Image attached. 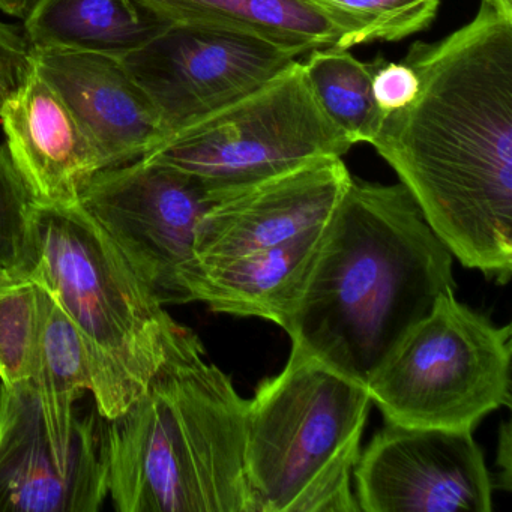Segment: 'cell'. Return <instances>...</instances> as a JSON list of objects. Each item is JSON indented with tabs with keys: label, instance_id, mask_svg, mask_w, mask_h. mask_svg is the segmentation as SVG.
Masks as SVG:
<instances>
[{
	"label": "cell",
	"instance_id": "1",
	"mask_svg": "<svg viewBox=\"0 0 512 512\" xmlns=\"http://www.w3.org/2000/svg\"><path fill=\"white\" fill-rule=\"evenodd\" d=\"M406 61L415 100L383 118L371 146L397 173L434 235L470 269L512 274V20L472 22Z\"/></svg>",
	"mask_w": 512,
	"mask_h": 512
},
{
	"label": "cell",
	"instance_id": "2",
	"mask_svg": "<svg viewBox=\"0 0 512 512\" xmlns=\"http://www.w3.org/2000/svg\"><path fill=\"white\" fill-rule=\"evenodd\" d=\"M451 290L454 256L407 188L352 178L283 329L293 349L368 389L401 338Z\"/></svg>",
	"mask_w": 512,
	"mask_h": 512
},
{
	"label": "cell",
	"instance_id": "3",
	"mask_svg": "<svg viewBox=\"0 0 512 512\" xmlns=\"http://www.w3.org/2000/svg\"><path fill=\"white\" fill-rule=\"evenodd\" d=\"M248 400L185 329L145 392L107 421L119 512H254L244 469Z\"/></svg>",
	"mask_w": 512,
	"mask_h": 512
},
{
	"label": "cell",
	"instance_id": "4",
	"mask_svg": "<svg viewBox=\"0 0 512 512\" xmlns=\"http://www.w3.org/2000/svg\"><path fill=\"white\" fill-rule=\"evenodd\" d=\"M43 287L82 335L95 407L118 418L145 392L185 332L79 202L38 205L34 263Z\"/></svg>",
	"mask_w": 512,
	"mask_h": 512
},
{
	"label": "cell",
	"instance_id": "5",
	"mask_svg": "<svg viewBox=\"0 0 512 512\" xmlns=\"http://www.w3.org/2000/svg\"><path fill=\"white\" fill-rule=\"evenodd\" d=\"M368 389L293 349L248 400L244 469L254 512H356L352 476Z\"/></svg>",
	"mask_w": 512,
	"mask_h": 512
},
{
	"label": "cell",
	"instance_id": "6",
	"mask_svg": "<svg viewBox=\"0 0 512 512\" xmlns=\"http://www.w3.org/2000/svg\"><path fill=\"white\" fill-rule=\"evenodd\" d=\"M512 326L443 293L380 365L368 394L385 424L472 430L511 406Z\"/></svg>",
	"mask_w": 512,
	"mask_h": 512
},
{
	"label": "cell",
	"instance_id": "7",
	"mask_svg": "<svg viewBox=\"0 0 512 512\" xmlns=\"http://www.w3.org/2000/svg\"><path fill=\"white\" fill-rule=\"evenodd\" d=\"M353 143L317 103L296 59L269 82L170 134L145 160L202 181L218 200Z\"/></svg>",
	"mask_w": 512,
	"mask_h": 512
},
{
	"label": "cell",
	"instance_id": "8",
	"mask_svg": "<svg viewBox=\"0 0 512 512\" xmlns=\"http://www.w3.org/2000/svg\"><path fill=\"white\" fill-rule=\"evenodd\" d=\"M215 202L199 179L145 158L101 170L79 199L164 305L187 302L179 275Z\"/></svg>",
	"mask_w": 512,
	"mask_h": 512
},
{
	"label": "cell",
	"instance_id": "9",
	"mask_svg": "<svg viewBox=\"0 0 512 512\" xmlns=\"http://www.w3.org/2000/svg\"><path fill=\"white\" fill-rule=\"evenodd\" d=\"M298 56L247 35L169 23L124 62L170 136L265 85Z\"/></svg>",
	"mask_w": 512,
	"mask_h": 512
},
{
	"label": "cell",
	"instance_id": "10",
	"mask_svg": "<svg viewBox=\"0 0 512 512\" xmlns=\"http://www.w3.org/2000/svg\"><path fill=\"white\" fill-rule=\"evenodd\" d=\"M353 476L364 512H491L493 479L472 430L386 424Z\"/></svg>",
	"mask_w": 512,
	"mask_h": 512
},
{
	"label": "cell",
	"instance_id": "11",
	"mask_svg": "<svg viewBox=\"0 0 512 512\" xmlns=\"http://www.w3.org/2000/svg\"><path fill=\"white\" fill-rule=\"evenodd\" d=\"M107 421L89 412L82 442L53 448L32 380L0 385V512H97L109 497Z\"/></svg>",
	"mask_w": 512,
	"mask_h": 512
},
{
	"label": "cell",
	"instance_id": "12",
	"mask_svg": "<svg viewBox=\"0 0 512 512\" xmlns=\"http://www.w3.org/2000/svg\"><path fill=\"white\" fill-rule=\"evenodd\" d=\"M350 181L343 158H323L221 197L200 220L190 262L271 250L325 226Z\"/></svg>",
	"mask_w": 512,
	"mask_h": 512
},
{
	"label": "cell",
	"instance_id": "13",
	"mask_svg": "<svg viewBox=\"0 0 512 512\" xmlns=\"http://www.w3.org/2000/svg\"><path fill=\"white\" fill-rule=\"evenodd\" d=\"M34 62L91 140L104 170L148 157L169 137L157 107L124 59L34 47Z\"/></svg>",
	"mask_w": 512,
	"mask_h": 512
},
{
	"label": "cell",
	"instance_id": "14",
	"mask_svg": "<svg viewBox=\"0 0 512 512\" xmlns=\"http://www.w3.org/2000/svg\"><path fill=\"white\" fill-rule=\"evenodd\" d=\"M7 148L38 205H70L97 173L100 155L61 95L35 68L0 112Z\"/></svg>",
	"mask_w": 512,
	"mask_h": 512
},
{
	"label": "cell",
	"instance_id": "15",
	"mask_svg": "<svg viewBox=\"0 0 512 512\" xmlns=\"http://www.w3.org/2000/svg\"><path fill=\"white\" fill-rule=\"evenodd\" d=\"M326 224L271 250L187 263L179 275L185 299L205 302L215 313L260 317L283 328L313 265Z\"/></svg>",
	"mask_w": 512,
	"mask_h": 512
},
{
	"label": "cell",
	"instance_id": "16",
	"mask_svg": "<svg viewBox=\"0 0 512 512\" xmlns=\"http://www.w3.org/2000/svg\"><path fill=\"white\" fill-rule=\"evenodd\" d=\"M23 22L34 47L83 50L122 59L169 25L140 0H34Z\"/></svg>",
	"mask_w": 512,
	"mask_h": 512
},
{
	"label": "cell",
	"instance_id": "17",
	"mask_svg": "<svg viewBox=\"0 0 512 512\" xmlns=\"http://www.w3.org/2000/svg\"><path fill=\"white\" fill-rule=\"evenodd\" d=\"M161 19L247 35L299 56L337 46L340 32L308 0H140Z\"/></svg>",
	"mask_w": 512,
	"mask_h": 512
},
{
	"label": "cell",
	"instance_id": "18",
	"mask_svg": "<svg viewBox=\"0 0 512 512\" xmlns=\"http://www.w3.org/2000/svg\"><path fill=\"white\" fill-rule=\"evenodd\" d=\"M53 448L61 457L76 452L89 412L77 416L74 404L91 392L92 374L82 335L44 290V320L32 376Z\"/></svg>",
	"mask_w": 512,
	"mask_h": 512
},
{
	"label": "cell",
	"instance_id": "19",
	"mask_svg": "<svg viewBox=\"0 0 512 512\" xmlns=\"http://www.w3.org/2000/svg\"><path fill=\"white\" fill-rule=\"evenodd\" d=\"M307 55L302 68L323 112L353 145H371L385 118L371 89L374 61H359L349 50L335 46L310 50Z\"/></svg>",
	"mask_w": 512,
	"mask_h": 512
},
{
	"label": "cell",
	"instance_id": "20",
	"mask_svg": "<svg viewBox=\"0 0 512 512\" xmlns=\"http://www.w3.org/2000/svg\"><path fill=\"white\" fill-rule=\"evenodd\" d=\"M340 32L337 46L352 49L395 43L427 31L442 0H308Z\"/></svg>",
	"mask_w": 512,
	"mask_h": 512
},
{
	"label": "cell",
	"instance_id": "21",
	"mask_svg": "<svg viewBox=\"0 0 512 512\" xmlns=\"http://www.w3.org/2000/svg\"><path fill=\"white\" fill-rule=\"evenodd\" d=\"M43 320V287L0 271V385L16 388L32 380Z\"/></svg>",
	"mask_w": 512,
	"mask_h": 512
},
{
	"label": "cell",
	"instance_id": "22",
	"mask_svg": "<svg viewBox=\"0 0 512 512\" xmlns=\"http://www.w3.org/2000/svg\"><path fill=\"white\" fill-rule=\"evenodd\" d=\"M37 199L0 145V271L28 275L34 263V215Z\"/></svg>",
	"mask_w": 512,
	"mask_h": 512
},
{
	"label": "cell",
	"instance_id": "23",
	"mask_svg": "<svg viewBox=\"0 0 512 512\" xmlns=\"http://www.w3.org/2000/svg\"><path fill=\"white\" fill-rule=\"evenodd\" d=\"M34 70V46L25 31L0 22V112L25 88Z\"/></svg>",
	"mask_w": 512,
	"mask_h": 512
},
{
	"label": "cell",
	"instance_id": "24",
	"mask_svg": "<svg viewBox=\"0 0 512 512\" xmlns=\"http://www.w3.org/2000/svg\"><path fill=\"white\" fill-rule=\"evenodd\" d=\"M373 98L383 116L404 109L419 91L418 74L406 61L389 62L383 56L374 59Z\"/></svg>",
	"mask_w": 512,
	"mask_h": 512
},
{
	"label": "cell",
	"instance_id": "25",
	"mask_svg": "<svg viewBox=\"0 0 512 512\" xmlns=\"http://www.w3.org/2000/svg\"><path fill=\"white\" fill-rule=\"evenodd\" d=\"M499 457L497 466L505 469L506 490H511V428L509 422H505L500 430Z\"/></svg>",
	"mask_w": 512,
	"mask_h": 512
},
{
	"label": "cell",
	"instance_id": "26",
	"mask_svg": "<svg viewBox=\"0 0 512 512\" xmlns=\"http://www.w3.org/2000/svg\"><path fill=\"white\" fill-rule=\"evenodd\" d=\"M32 4L34 0H0V11L23 20L31 10Z\"/></svg>",
	"mask_w": 512,
	"mask_h": 512
},
{
	"label": "cell",
	"instance_id": "27",
	"mask_svg": "<svg viewBox=\"0 0 512 512\" xmlns=\"http://www.w3.org/2000/svg\"><path fill=\"white\" fill-rule=\"evenodd\" d=\"M482 7L506 20H512V0H481Z\"/></svg>",
	"mask_w": 512,
	"mask_h": 512
}]
</instances>
